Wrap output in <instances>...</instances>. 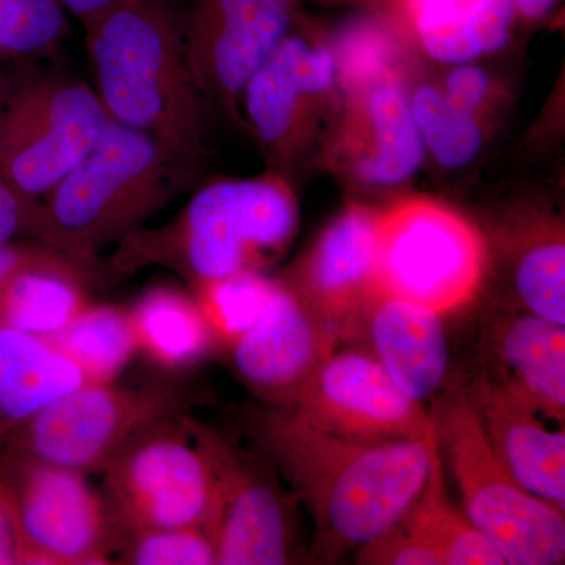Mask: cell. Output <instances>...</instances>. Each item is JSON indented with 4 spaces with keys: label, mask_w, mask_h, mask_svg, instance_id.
<instances>
[{
    "label": "cell",
    "mask_w": 565,
    "mask_h": 565,
    "mask_svg": "<svg viewBox=\"0 0 565 565\" xmlns=\"http://www.w3.org/2000/svg\"><path fill=\"white\" fill-rule=\"evenodd\" d=\"M263 440L313 516L319 552L334 559L373 544L404 519L426 486L440 434L364 444L282 408L267 419Z\"/></svg>",
    "instance_id": "6da1fadb"
},
{
    "label": "cell",
    "mask_w": 565,
    "mask_h": 565,
    "mask_svg": "<svg viewBox=\"0 0 565 565\" xmlns=\"http://www.w3.org/2000/svg\"><path fill=\"white\" fill-rule=\"evenodd\" d=\"M85 43L110 120L193 166L202 148V93L174 0H129L85 31Z\"/></svg>",
    "instance_id": "7a4b0ae2"
},
{
    "label": "cell",
    "mask_w": 565,
    "mask_h": 565,
    "mask_svg": "<svg viewBox=\"0 0 565 565\" xmlns=\"http://www.w3.org/2000/svg\"><path fill=\"white\" fill-rule=\"evenodd\" d=\"M192 163L110 120L82 161L43 200L35 243L93 270L182 191Z\"/></svg>",
    "instance_id": "3957f363"
},
{
    "label": "cell",
    "mask_w": 565,
    "mask_h": 565,
    "mask_svg": "<svg viewBox=\"0 0 565 565\" xmlns=\"http://www.w3.org/2000/svg\"><path fill=\"white\" fill-rule=\"evenodd\" d=\"M297 223L296 199L280 178L215 181L200 189L169 225L125 237L111 263L118 273L150 264L169 267L193 291L256 270L288 245Z\"/></svg>",
    "instance_id": "277c9868"
},
{
    "label": "cell",
    "mask_w": 565,
    "mask_h": 565,
    "mask_svg": "<svg viewBox=\"0 0 565 565\" xmlns=\"http://www.w3.org/2000/svg\"><path fill=\"white\" fill-rule=\"evenodd\" d=\"M193 397L181 382L84 384L41 408L0 449L84 475L103 471L137 435L189 414Z\"/></svg>",
    "instance_id": "5b68a950"
},
{
    "label": "cell",
    "mask_w": 565,
    "mask_h": 565,
    "mask_svg": "<svg viewBox=\"0 0 565 565\" xmlns=\"http://www.w3.org/2000/svg\"><path fill=\"white\" fill-rule=\"evenodd\" d=\"M98 93L63 74L0 85V174L43 200L92 150L109 125Z\"/></svg>",
    "instance_id": "8992f818"
},
{
    "label": "cell",
    "mask_w": 565,
    "mask_h": 565,
    "mask_svg": "<svg viewBox=\"0 0 565 565\" xmlns=\"http://www.w3.org/2000/svg\"><path fill=\"white\" fill-rule=\"evenodd\" d=\"M445 434L465 515L504 564H564V511L527 492L505 470L475 405L465 399L452 405Z\"/></svg>",
    "instance_id": "52a82bcc"
},
{
    "label": "cell",
    "mask_w": 565,
    "mask_h": 565,
    "mask_svg": "<svg viewBox=\"0 0 565 565\" xmlns=\"http://www.w3.org/2000/svg\"><path fill=\"white\" fill-rule=\"evenodd\" d=\"M484 258L481 236L459 214L408 200L381 214L374 296L449 313L475 296Z\"/></svg>",
    "instance_id": "ba28073f"
},
{
    "label": "cell",
    "mask_w": 565,
    "mask_h": 565,
    "mask_svg": "<svg viewBox=\"0 0 565 565\" xmlns=\"http://www.w3.org/2000/svg\"><path fill=\"white\" fill-rule=\"evenodd\" d=\"M0 484L17 514L22 565L114 564L122 534L84 473L0 449Z\"/></svg>",
    "instance_id": "9c48e42d"
},
{
    "label": "cell",
    "mask_w": 565,
    "mask_h": 565,
    "mask_svg": "<svg viewBox=\"0 0 565 565\" xmlns=\"http://www.w3.org/2000/svg\"><path fill=\"white\" fill-rule=\"evenodd\" d=\"M102 473L104 497L121 534L204 525L211 471L180 418L137 435Z\"/></svg>",
    "instance_id": "30bf717a"
},
{
    "label": "cell",
    "mask_w": 565,
    "mask_h": 565,
    "mask_svg": "<svg viewBox=\"0 0 565 565\" xmlns=\"http://www.w3.org/2000/svg\"><path fill=\"white\" fill-rule=\"evenodd\" d=\"M180 423L210 467L212 497L203 527L214 544L215 564H288L291 525L278 487L210 427L189 414Z\"/></svg>",
    "instance_id": "8fae6325"
},
{
    "label": "cell",
    "mask_w": 565,
    "mask_h": 565,
    "mask_svg": "<svg viewBox=\"0 0 565 565\" xmlns=\"http://www.w3.org/2000/svg\"><path fill=\"white\" fill-rule=\"evenodd\" d=\"M285 408L318 429L364 444L424 440L438 433L371 353L330 352Z\"/></svg>",
    "instance_id": "7c38bea8"
},
{
    "label": "cell",
    "mask_w": 565,
    "mask_h": 565,
    "mask_svg": "<svg viewBox=\"0 0 565 565\" xmlns=\"http://www.w3.org/2000/svg\"><path fill=\"white\" fill-rule=\"evenodd\" d=\"M292 0H193L182 13L200 93L233 103L289 35Z\"/></svg>",
    "instance_id": "4fadbf2b"
},
{
    "label": "cell",
    "mask_w": 565,
    "mask_h": 565,
    "mask_svg": "<svg viewBox=\"0 0 565 565\" xmlns=\"http://www.w3.org/2000/svg\"><path fill=\"white\" fill-rule=\"evenodd\" d=\"M337 340L288 285L275 281L263 313L232 344L233 363L253 392L286 407Z\"/></svg>",
    "instance_id": "5bb4252c"
},
{
    "label": "cell",
    "mask_w": 565,
    "mask_h": 565,
    "mask_svg": "<svg viewBox=\"0 0 565 565\" xmlns=\"http://www.w3.org/2000/svg\"><path fill=\"white\" fill-rule=\"evenodd\" d=\"M381 214L351 207L323 232L289 286L337 337L351 333L374 297Z\"/></svg>",
    "instance_id": "9a60e30c"
},
{
    "label": "cell",
    "mask_w": 565,
    "mask_h": 565,
    "mask_svg": "<svg viewBox=\"0 0 565 565\" xmlns=\"http://www.w3.org/2000/svg\"><path fill=\"white\" fill-rule=\"evenodd\" d=\"M505 470L523 489L565 511V434L539 419L541 412L514 386L486 384L475 405Z\"/></svg>",
    "instance_id": "2e32d148"
},
{
    "label": "cell",
    "mask_w": 565,
    "mask_h": 565,
    "mask_svg": "<svg viewBox=\"0 0 565 565\" xmlns=\"http://www.w3.org/2000/svg\"><path fill=\"white\" fill-rule=\"evenodd\" d=\"M337 77L333 51L286 36L241 96L253 131L266 147L285 150L296 137L305 104L329 90Z\"/></svg>",
    "instance_id": "e0dca14e"
},
{
    "label": "cell",
    "mask_w": 565,
    "mask_h": 565,
    "mask_svg": "<svg viewBox=\"0 0 565 565\" xmlns=\"http://www.w3.org/2000/svg\"><path fill=\"white\" fill-rule=\"evenodd\" d=\"M373 353L394 384L423 404L441 384L448 371V341L441 315L430 308L374 296L364 308Z\"/></svg>",
    "instance_id": "ac0fdd59"
},
{
    "label": "cell",
    "mask_w": 565,
    "mask_h": 565,
    "mask_svg": "<svg viewBox=\"0 0 565 565\" xmlns=\"http://www.w3.org/2000/svg\"><path fill=\"white\" fill-rule=\"evenodd\" d=\"M438 446L422 494L382 541L385 559L394 565H503L494 546L449 501Z\"/></svg>",
    "instance_id": "d6986e66"
},
{
    "label": "cell",
    "mask_w": 565,
    "mask_h": 565,
    "mask_svg": "<svg viewBox=\"0 0 565 565\" xmlns=\"http://www.w3.org/2000/svg\"><path fill=\"white\" fill-rule=\"evenodd\" d=\"M92 269L36 243L35 250L7 281L0 326L47 338L61 332L90 305Z\"/></svg>",
    "instance_id": "ffe728a7"
},
{
    "label": "cell",
    "mask_w": 565,
    "mask_h": 565,
    "mask_svg": "<svg viewBox=\"0 0 565 565\" xmlns=\"http://www.w3.org/2000/svg\"><path fill=\"white\" fill-rule=\"evenodd\" d=\"M84 375L43 338L0 326V445Z\"/></svg>",
    "instance_id": "44dd1931"
},
{
    "label": "cell",
    "mask_w": 565,
    "mask_h": 565,
    "mask_svg": "<svg viewBox=\"0 0 565 565\" xmlns=\"http://www.w3.org/2000/svg\"><path fill=\"white\" fill-rule=\"evenodd\" d=\"M412 11L427 55L456 66L503 50L516 7L514 0H412Z\"/></svg>",
    "instance_id": "7402d4cb"
},
{
    "label": "cell",
    "mask_w": 565,
    "mask_h": 565,
    "mask_svg": "<svg viewBox=\"0 0 565 565\" xmlns=\"http://www.w3.org/2000/svg\"><path fill=\"white\" fill-rule=\"evenodd\" d=\"M501 355L514 386L541 414L564 422L565 323L535 315L512 319L501 334Z\"/></svg>",
    "instance_id": "603a6c76"
},
{
    "label": "cell",
    "mask_w": 565,
    "mask_h": 565,
    "mask_svg": "<svg viewBox=\"0 0 565 565\" xmlns=\"http://www.w3.org/2000/svg\"><path fill=\"white\" fill-rule=\"evenodd\" d=\"M364 117L373 148L356 163L360 180L373 188H392L414 177L426 150L412 115L411 96L396 82H377L364 96Z\"/></svg>",
    "instance_id": "cb8c5ba5"
},
{
    "label": "cell",
    "mask_w": 565,
    "mask_h": 565,
    "mask_svg": "<svg viewBox=\"0 0 565 565\" xmlns=\"http://www.w3.org/2000/svg\"><path fill=\"white\" fill-rule=\"evenodd\" d=\"M129 313L139 349L166 370L192 366L215 343L196 300L169 286L145 292Z\"/></svg>",
    "instance_id": "d4e9b609"
},
{
    "label": "cell",
    "mask_w": 565,
    "mask_h": 565,
    "mask_svg": "<svg viewBox=\"0 0 565 565\" xmlns=\"http://www.w3.org/2000/svg\"><path fill=\"white\" fill-rule=\"evenodd\" d=\"M46 341L81 371L85 384H114L139 349L131 313L110 305H88Z\"/></svg>",
    "instance_id": "484cf974"
},
{
    "label": "cell",
    "mask_w": 565,
    "mask_h": 565,
    "mask_svg": "<svg viewBox=\"0 0 565 565\" xmlns=\"http://www.w3.org/2000/svg\"><path fill=\"white\" fill-rule=\"evenodd\" d=\"M411 109L424 150L445 169H462L481 152L484 134L475 115L452 109L441 88L422 85L411 96Z\"/></svg>",
    "instance_id": "4316f807"
},
{
    "label": "cell",
    "mask_w": 565,
    "mask_h": 565,
    "mask_svg": "<svg viewBox=\"0 0 565 565\" xmlns=\"http://www.w3.org/2000/svg\"><path fill=\"white\" fill-rule=\"evenodd\" d=\"M274 286L275 281L263 277L258 270H245L199 286L193 289V299L214 341L232 345L263 313Z\"/></svg>",
    "instance_id": "83f0119b"
},
{
    "label": "cell",
    "mask_w": 565,
    "mask_h": 565,
    "mask_svg": "<svg viewBox=\"0 0 565 565\" xmlns=\"http://www.w3.org/2000/svg\"><path fill=\"white\" fill-rule=\"evenodd\" d=\"M62 0H0V55L32 61L50 55L65 39Z\"/></svg>",
    "instance_id": "f1b7e54d"
},
{
    "label": "cell",
    "mask_w": 565,
    "mask_h": 565,
    "mask_svg": "<svg viewBox=\"0 0 565 565\" xmlns=\"http://www.w3.org/2000/svg\"><path fill=\"white\" fill-rule=\"evenodd\" d=\"M114 564L211 565L215 548L203 526L136 531L122 534Z\"/></svg>",
    "instance_id": "f546056e"
},
{
    "label": "cell",
    "mask_w": 565,
    "mask_h": 565,
    "mask_svg": "<svg viewBox=\"0 0 565 565\" xmlns=\"http://www.w3.org/2000/svg\"><path fill=\"white\" fill-rule=\"evenodd\" d=\"M515 288L531 315L565 323L563 241H548L527 250L516 266Z\"/></svg>",
    "instance_id": "4dcf8cb0"
},
{
    "label": "cell",
    "mask_w": 565,
    "mask_h": 565,
    "mask_svg": "<svg viewBox=\"0 0 565 565\" xmlns=\"http://www.w3.org/2000/svg\"><path fill=\"white\" fill-rule=\"evenodd\" d=\"M40 212L41 200L22 195L0 174V245L35 243Z\"/></svg>",
    "instance_id": "1f68e13d"
},
{
    "label": "cell",
    "mask_w": 565,
    "mask_h": 565,
    "mask_svg": "<svg viewBox=\"0 0 565 565\" xmlns=\"http://www.w3.org/2000/svg\"><path fill=\"white\" fill-rule=\"evenodd\" d=\"M441 92L452 109L476 115L489 96L490 77L481 66L475 63L456 65L446 76Z\"/></svg>",
    "instance_id": "d6a6232c"
},
{
    "label": "cell",
    "mask_w": 565,
    "mask_h": 565,
    "mask_svg": "<svg viewBox=\"0 0 565 565\" xmlns=\"http://www.w3.org/2000/svg\"><path fill=\"white\" fill-rule=\"evenodd\" d=\"M0 565H22V539L13 503L0 484Z\"/></svg>",
    "instance_id": "836d02e7"
},
{
    "label": "cell",
    "mask_w": 565,
    "mask_h": 565,
    "mask_svg": "<svg viewBox=\"0 0 565 565\" xmlns=\"http://www.w3.org/2000/svg\"><path fill=\"white\" fill-rule=\"evenodd\" d=\"M129 0H62L63 7L81 22L84 31L106 18Z\"/></svg>",
    "instance_id": "e575fe53"
},
{
    "label": "cell",
    "mask_w": 565,
    "mask_h": 565,
    "mask_svg": "<svg viewBox=\"0 0 565 565\" xmlns=\"http://www.w3.org/2000/svg\"><path fill=\"white\" fill-rule=\"evenodd\" d=\"M35 245L36 243H32V241L0 245V303H2V294L7 281L10 280L14 270L32 255Z\"/></svg>",
    "instance_id": "d590c367"
},
{
    "label": "cell",
    "mask_w": 565,
    "mask_h": 565,
    "mask_svg": "<svg viewBox=\"0 0 565 565\" xmlns=\"http://www.w3.org/2000/svg\"><path fill=\"white\" fill-rule=\"evenodd\" d=\"M516 10L522 11L530 20L546 17L555 7L556 0H514Z\"/></svg>",
    "instance_id": "8d00e7d4"
},
{
    "label": "cell",
    "mask_w": 565,
    "mask_h": 565,
    "mask_svg": "<svg viewBox=\"0 0 565 565\" xmlns=\"http://www.w3.org/2000/svg\"><path fill=\"white\" fill-rule=\"evenodd\" d=\"M0 61H2V55H0Z\"/></svg>",
    "instance_id": "74e56055"
}]
</instances>
